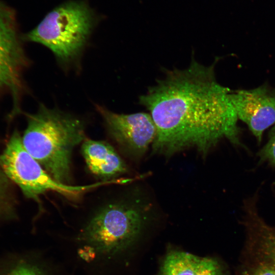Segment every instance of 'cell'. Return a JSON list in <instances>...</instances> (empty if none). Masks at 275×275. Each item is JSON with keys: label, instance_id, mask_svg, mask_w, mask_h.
<instances>
[{"label": "cell", "instance_id": "cell-15", "mask_svg": "<svg viewBox=\"0 0 275 275\" xmlns=\"http://www.w3.org/2000/svg\"><path fill=\"white\" fill-rule=\"evenodd\" d=\"M260 160L275 166V124L270 131L269 139L259 153Z\"/></svg>", "mask_w": 275, "mask_h": 275}, {"label": "cell", "instance_id": "cell-7", "mask_svg": "<svg viewBox=\"0 0 275 275\" xmlns=\"http://www.w3.org/2000/svg\"><path fill=\"white\" fill-rule=\"evenodd\" d=\"M112 138L127 155L136 159L142 157L152 145L156 129L149 113L120 114L96 105Z\"/></svg>", "mask_w": 275, "mask_h": 275}, {"label": "cell", "instance_id": "cell-11", "mask_svg": "<svg viewBox=\"0 0 275 275\" xmlns=\"http://www.w3.org/2000/svg\"><path fill=\"white\" fill-rule=\"evenodd\" d=\"M201 259L186 252L171 251L166 256L158 275H193Z\"/></svg>", "mask_w": 275, "mask_h": 275}, {"label": "cell", "instance_id": "cell-6", "mask_svg": "<svg viewBox=\"0 0 275 275\" xmlns=\"http://www.w3.org/2000/svg\"><path fill=\"white\" fill-rule=\"evenodd\" d=\"M28 64L14 11L0 2V99L6 95L11 98L9 121L22 113L20 105L24 89L22 73Z\"/></svg>", "mask_w": 275, "mask_h": 275}, {"label": "cell", "instance_id": "cell-9", "mask_svg": "<svg viewBox=\"0 0 275 275\" xmlns=\"http://www.w3.org/2000/svg\"><path fill=\"white\" fill-rule=\"evenodd\" d=\"M81 150L90 171L105 181L127 172L123 160L113 146L105 142L86 139Z\"/></svg>", "mask_w": 275, "mask_h": 275}, {"label": "cell", "instance_id": "cell-16", "mask_svg": "<svg viewBox=\"0 0 275 275\" xmlns=\"http://www.w3.org/2000/svg\"><path fill=\"white\" fill-rule=\"evenodd\" d=\"M243 275H275V269L269 265L261 262Z\"/></svg>", "mask_w": 275, "mask_h": 275}, {"label": "cell", "instance_id": "cell-12", "mask_svg": "<svg viewBox=\"0 0 275 275\" xmlns=\"http://www.w3.org/2000/svg\"><path fill=\"white\" fill-rule=\"evenodd\" d=\"M18 206L14 184L0 166V227L18 219Z\"/></svg>", "mask_w": 275, "mask_h": 275}, {"label": "cell", "instance_id": "cell-5", "mask_svg": "<svg viewBox=\"0 0 275 275\" xmlns=\"http://www.w3.org/2000/svg\"><path fill=\"white\" fill-rule=\"evenodd\" d=\"M0 166L8 179L19 187L27 199L37 202L40 196L48 191L67 197H75L104 181L84 186H71L56 181L26 151L17 129L11 133L0 154Z\"/></svg>", "mask_w": 275, "mask_h": 275}, {"label": "cell", "instance_id": "cell-14", "mask_svg": "<svg viewBox=\"0 0 275 275\" xmlns=\"http://www.w3.org/2000/svg\"><path fill=\"white\" fill-rule=\"evenodd\" d=\"M193 275H224L219 263L211 258H201Z\"/></svg>", "mask_w": 275, "mask_h": 275}, {"label": "cell", "instance_id": "cell-13", "mask_svg": "<svg viewBox=\"0 0 275 275\" xmlns=\"http://www.w3.org/2000/svg\"><path fill=\"white\" fill-rule=\"evenodd\" d=\"M0 275L44 274L35 263L13 252L0 255Z\"/></svg>", "mask_w": 275, "mask_h": 275}, {"label": "cell", "instance_id": "cell-2", "mask_svg": "<svg viewBox=\"0 0 275 275\" xmlns=\"http://www.w3.org/2000/svg\"><path fill=\"white\" fill-rule=\"evenodd\" d=\"M23 114L27 123L21 135L25 149L56 181L69 185L73 150L86 140L84 122L43 104L35 113Z\"/></svg>", "mask_w": 275, "mask_h": 275}, {"label": "cell", "instance_id": "cell-3", "mask_svg": "<svg viewBox=\"0 0 275 275\" xmlns=\"http://www.w3.org/2000/svg\"><path fill=\"white\" fill-rule=\"evenodd\" d=\"M94 24V14L85 3L69 2L48 13L22 39L43 45L60 63L67 64L79 55Z\"/></svg>", "mask_w": 275, "mask_h": 275}, {"label": "cell", "instance_id": "cell-17", "mask_svg": "<svg viewBox=\"0 0 275 275\" xmlns=\"http://www.w3.org/2000/svg\"><path fill=\"white\" fill-rule=\"evenodd\" d=\"M80 256L86 261L91 260L95 256V250L91 246L88 245L79 251Z\"/></svg>", "mask_w": 275, "mask_h": 275}, {"label": "cell", "instance_id": "cell-4", "mask_svg": "<svg viewBox=\"0 0 275 275\" xmlns=\"http://www.w3.org/2000/svg\"><path fill=\"white\" fill-rule=\"evenodd\" d=\"M141 202L120 200L100 208L86 224L80 239L96 251L115 254L129 246L140 234L146 218Z\"/></svg>", "mask_w": 275, "mask_h": 275}, {"label": "cell", "instance_id": "cell-10", "mask_svg": "<svg viewBox=\"0 0 275 275\" xmlns=\"http://www.w3.org/2000/svg\"><path fill=\"white\" fill-rule=\"evenodd\" d=\"M250 227L255 234L257 251L262 261L275 269V228L267 225L254 206L246 208Z\"/></svg>", "mask_w": 275, "mask_h": 275}, {"label": "cell", "instance_id": "cell-8", "mask_svg": "<svg viewBox=\"0 0 275 275\" xmlns=\"http://www.w3.org/2000/svg\"><path fill=\"white\" fill-rule=\"evenodd\" d=\"M230 97L238 119L261 142L264 131L275 124V89L264 84L249 90H231Z\"/></svg>", "mask_w": 275, "mask_h": 275}, {"label": "cell", "instance_id": "cell-1", "mask_svg": "<svg viewBox=\"0 0 275 275\" xmlns=\"http://www.w3.org/2000/svg\"><path fill=\"white\" fill-rule=\"evenodd\" d=\"M218 60L205 66L193 59L184 69L166 71L140 96L156 129L153 153L169 156L193 147L205 155L223 138L239 144L231 90L216 78Z\"/></svg>", "mask_w": 275, "mask_h": 275}]
</instances>
